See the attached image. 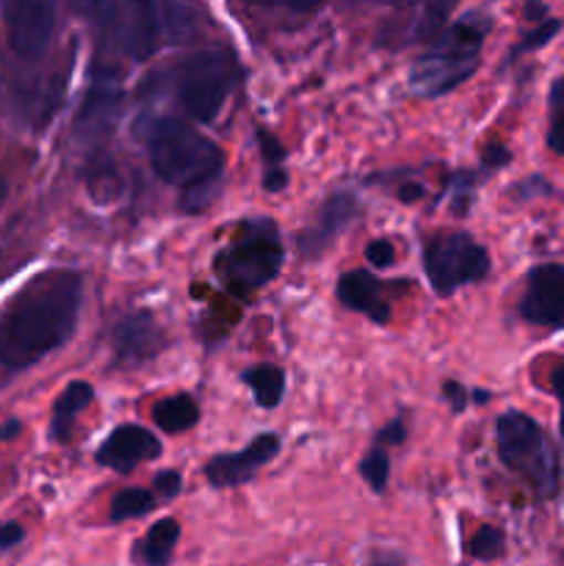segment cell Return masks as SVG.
Segmentation results:
<instances>
[{"mask_svg":"<svg viewBox=\"0 0 564 566\" xmlns=\"http://www.w3.org/2000/svg\"><path fill=\"white\" fill-rule=\"evenodd\" d=\"M17 431H20V423H17V420H11L9 426H3V429H0V437H3V440H11Z\"/></svg>","mask_w":564,"mask_h":566,"instance_id":"cell-41","label":"cell"},{"mask_svg":"<svg viewBox=\"0 0 564 566\" xmlns=\"http://www.w3.org/2000/svg\"><path fill=\"white\" fill-rule=\"evenodd\" d=\"M337 298L343 307L363 313L365 318L376 321V324H387L390 321V304L382 296V282L376 280L370 271H348L337 282Z\"/></svg>","mask_w":564,"mask_h":566,"instance_id":"cell-15","label":"cell"},{"mask_svg":"<svg viewBox=\"0 0 564 566\" xmlns=\"http://www.w3.org/2000/svg\"><path fill=\"white\" fill-rule=\"evenodd\" d=\"M22 539H25V531H22L20 523H3V525H0V553L11 551V547L20 545Z\"/></svg>","mask_w":564,"mask_h":566,"instance_id":"cell-32","label":"cell"},{"mask_svg":"<svg viewBox=\"0 0 564 566\" xmlns=\"http://www.w3.org/2000/svg\"><path fill=\"white\" fill-rule=\"evenodd\" d=\"M446 398L451 401L453 412H462L464 407H468V390H464L462 385H457V381H448L446 385Z\"/></svg>","mask_w":564,"mask_h":566,"instance_id":"cell-34","label":"cell"},{"mask_svg":"<svg viewBox=\"0 0 564 566\" xmlns=\"http://www.w3.org/2000/svg\"><path fill=\"white\" fill-rule=\"evenodd\" d=\"M551 385H553V392H556L558 403H562V437H564V363L556 365V370L551 374Z\"/></svg>","mask_w":564,"mask_h":566,"instance_id":"cell-37","label":"cell"},{"mask_svg":"<svg viewBox=\"0 0 564 566\" xmlns=\"http://www.w3.org/2000/svg\"><path fill=\"white\" fill-rule=\"evenodd\" d=\"M503 547H506V536H503L501 528H495V525H481L479 531H476V536L470 539V556L479 558V562H495L498 556L503 553Z\"/></svg>","mask_w":564,"mask_h":566,"instance_id":"cell-25","label":"cell"},{"mask_svg":"<svg viewBox=\"0 0 564 566\" xmlns=\"http://www.w3.org/2000/svg\"><path fill=\"white\" fill-rule=\"evenodd\" d=\"M6 193H9V186H6V180H3V177H0V205L6 202Z\"/></svg>","mask_w":564,"mask_h":566,"instance_id":"cell-42","label":"cell"},{"mask_svg":"<svg viewBox=\"0 0 564 566\" xmlns=\"http://www.w3.org/2000/svg\"><path fill=\"white\" fill-rule=\"evenodd\" d=\"M160 457V440L144 426H119L105 437L97 451V462L116 473H130L142 462H153Z\"/></svg>","mask_w":564,"mask_h":566,"instance_id":"cell-12","label":"cell"},{"mask_svg":"<svg viewBox=\"0 0 564 566\" xmlns=\"http://www.w3.org/2000/svg\"><path fill=\"white\" fill-rule=\"evenodd\" d=\"M138 136L149 149L155 175L169 186L188 188L224 175V155L210 138L177 119H142Z\"/></svg>","mask_w":564,"mask_h":566,"instance_id":"cell-2","label":"cell"},{"mask_svg":"<svg viewBox=\"0 0 564 566\" xmlns=\"http://www.w3.org/2000/svg\"><path fill=\"white\" fill-rule=\"evenodd\" d=\"M155 423L166 431V434H180L188 431L191 426H197L199 420V407L191 396L180 392V396L164 398V401L155 407Z\"/></svg>","mask_w":564,"mask_h":566,"instance_id":"cell-20","label":"cell"},{"mask_svg":"<svg viewBox=\"0 0 564 566\" xmlns=\"http://www.w3.org/2000/svg\"><path fill=\"white\" fill-rule=\"evenodd\" d=\"M92 398H94V390L88 381H72V385H66V390L61 392V398L53 407L55 440H66V437H70L72 420L77 418V412H83V409L92 403Z\"/></svg>","mask_w":564,"mask_h":566,"instance_id":"cell-19","label":"cell"},{"mask_svg":"<svg viewBox=\"0 0 564 566\" xmlns=\"http://www.w3.org/2000/svg\"><path fill=\"white\" fill-rule=\"evenodd\" d=\"M424 197V186H418V182H404L401 188H398V199L407 205L418 202V199Z\"/></svg>","mask_w":564,"mask_h":566,"instance_id":"cell-40","label":"cell"},{"mask_svg":"<svg viewBox=\"0 0 564 566\" xmlns=\"http://www.w3.org/2000/svg\"><path fill=\"white\" fill-rule=\"evenodd\" d=\"M276 453H280V437L258 434L243 451L221 453V457L210 459L208 468H205V475H208L210 484L219 486V490L247 484V481L252 479L263 464H269Z\"/></svg>","mask_w":564,"mask_h":566,"instance_id":"cell-11","label":"cell"},{"mask_svg":"<svg viewBox=\"0 0 564 566\" xmlns=\"http://www.w3.org/2000/svg\"><path fill=\"white\" fill-rule=\"evenodd\" d=\"M487 22L479 14H468L453 22L440 36L431 53L420 55L409 70V86L420 97H440L476 72L484 44Z\"/></svg>","mask_w":564,"mask_h":566,"instance_id":"cell-3","label":"cell"},{"mask_svg":"<svg viewBox=\"0 0 564 566\" xmlns=\"http://www.w3.org/2000/svg\"><path fill=\"white\" fill-rule=\"evenodd\" d=\"M365 260H368L374 269H387V265L396 260V249H393L390 241H374L365 249Z\"/></svg>","mask_w":564,"mask_h":566,"instance_id":"cell-28","label":"cell"},{"mask_svg":"<svg viewBox=\"0 0 564 566\" xmlns=\"http://www.w3.org/2000/svg\"><path fill=\"white\" fill-rule=\"evenodd\" d=\"M114 348L125 363H144L164 346V332L149 313H130L114 326Z\"/></svg>","mask_w":564,"mask_h":566,"instance_id":"cell-14","label":"cell"},{"mask_svg":"<svg viewBox=\"0 0 564 566\" xmlns=\"http://www.w3.org/2000/svg\"><path fill=\"white\" fill-rule=\"evenodd\" d=\"M498 453L503 464L523 475L540 497H553L558 492V457L547 442L545 431L523 412H506L498 420Z\"/></svg>","mask_w":564,"mask_h":566,"instance_id":"cell-4","label":"cell"},{"mask_svg":"<svg viewBox=\"0 0 564 566\" xmlns=\"http://www.w3.org/2000/svg\"><path fill=\"white\" fill-rule=\"evenodd\" d=\"M354 213H357V202H354V197H348V193H337V197H332L330 202L321 208L318 224H315L307 235H302V252L318 254L321 249H324L326 243H330L332 238H335L337 232L354 219Z\"/></svg>","mask_w":564,"mask_h":566,"instance_id":"cell-16","label":"cell"},{"mask_svg":"<svg viewBox=\"0 0 564 566\" xmlns=\"http://www.w3.org/2000/svg\"><path fill=\"white\" fill-rule=\"evenodd\" d=\"M232 81H236V66L230 55L205 50L186 59V64L177 70V97L188 116L197 122H213L230 94Z\"/></svg>","mask_w":564,"mask_h":566,"instance_id":"cell-5","label":"cell"},{"mask_svg":"<svg viewBox=\"0 0 564 566\" xmlns=\"http://www.w3.org/2000/svg\"><path fill=\"white\" fill-rule=\"evenodd\" d=\"M83 282L75 271H50L22 291L0 324V363L28 368L64 346L81 313Z\"/></svg>","mask_w":564,"mask_h":566,"instance_id":"cell-1","label":"cell"},{"mask_svg":"<svg viewBox=\"0 0 564 566\" xmlns=\"http://www.w3.org/2000/svg\"><path fill=\"white\" fill-rule=\"evenodd\" d=\"M404 437H407V429H404V423H390L385 431L379 434L382 442H387V446H398V442H404Z\"/></svg>","mask_w":564,"mask_h":566,"instance_id":"cell-38","label":"cell"},{"mask_svg":"<svg viewBox=\"0 0 564 566\" xmlns=\"http://www.w3.org/2000/svg\"><path fill=\"white\" fill-rule=\"evenodd\" d=\"M520 315L529 324L558 329L564 326V269L556 263L536 265L529 274Z\"/></svg>","mask_w":564,"mask_h":566,"instance_id":"cell-10","label":"cell"},{"mask_svg":"<svg viewBox=\"0 0 564 566\" xmlns=\"http://www.w3.org/2000/svg\"><path fill=\"white\" fill-rule=\"evenodd\" d=\"M247 3L285 6V9H291V11H313V9H318L321 0H247Z\"/></svg>","mask_w":564,"mask_h":566,"instance_id":"cell-33","label":"cell"},{"mask_svg":"<svg viewBox=\"0 0 564 566\" xmlns=\"http://www.w3.org/2000/svg\"><path fill=\"white\" fill-rule=\"evenodd\" d=\"M374 3H396V0H374Z\"/></svg>","mask_w":564,"mask_h":566,"instance_id":"cell-43","label":"cell"},{"mask_svg":"<svg viewBox=\"0 0 564 566\" xmlns=\"http://www.w3.org/2000/svg\"><path fill=\"white\" fill-rule=\"evenodd\" d=\"M424 265L431 287L446 296L468 282L484 280L490 271V254L464 232H448L426 243Z\"/></svg>","mask_w":564,"mask_h":566,"instance_id":"cell-6","label":"cell"},{"mask_svg":"<svg viewBox=\"0 0 564 566\" xmlns=\"http://www.w3.org/2000/svg\"><path fill=\"white\" fill-rule=\"evenodd\" d=\"M258 138H260V147H263V158L269 166H282V158H285V149H282V144L276 142L271 133L265 130H258Z\"/></svg>","mask_w":564,"mask_h":566,"instance_id":"cell-31","label":"cell"},{"mask_svg":"<svg viewBox=\"0 0 564 566\" xmlns=\"http://www.w3.org/2000/svg\"><path fill=\"white\" fill-rule=\"evenodd\" d=\"M263 186L265 191H282V188L288 186V175L282 166H269V171H265L263 177Z\"/></svg>","mask_w":564,"mask_h":566,"instance_id":"cell-35","label":"cell"},{"mask_svg":"<svg viewBox=\"0 0 564 566\" xmlns=\"http://www.w3.org/2000/svg\"><path fill=\"white\" fill-rule=\"evenodd\" d=\"M556 31H558V20H545L540 28H536V31H531L529 36L523 39V44H520V50H536V48H542V44H547L553 36H556Z\"/></svg>","mask_w":564,"mask_h":566,"instance_id":"cell-29","label":"cell"},{"mask_svg":"<svg viewBox=\"0 0 564 566\" xmlns=\"http://www.w3.org/2000/svg\"><path fill=\"white\" fill-rule=\"evenodd\" d=\"M547 147L564 155V77L551 88V127H547Z\"/></svg>","mask_w":564,"mask_h":566,"instance_id":"cell-26","label":"cell"},{"mask_svg":"<svg viewBox=\"0 0 564 566\" xmlns=\"http://www.w3.org/2000/svg\"><path fill=\"white\" fill-rule=\"evenodd\" d=\"M509 158H512V155H509L506 147H487L484 149L487 166H503V164H509Z\"/></svg>","mask_w":564,"mask_h":566,"instance_id":"cell-39","label":"cell"},{"mask_svg":"<svg viewBox=\"0 0 564 566\" xmlns=\"http://www.w3.org/2000/svg\"><path fill=\"white\" fill-rule=\"evenodd\" d=\"M100 22L127 59L147 61L158 50L160 17L153 0H100Z\"/></svg>","mask_w":564,"mask_h":566,"instance_id":"cell-7","label":"cell"},{"mask_svg":"<svg viewBox=\"0 0 564 566\" xmlns=\"http://www.w3.org/2000/svg\"><path fill=\"white\" fill-rule=\"evenodd\" d=\"M122 99L125 94L114 81L94 83L75 116V136L86 144H100L105 136H111L116 119H119Z\"/></svg>","mask_w":564,"mask_h":566,"instance_id":"cell-13","label":"cell"},{"mask_svg":"<svg viewBox=\"0 0 564 566\" xmlns=\"http://www.w3.org/2000/svg\"><path fill=\"white\" fill-rule=\"evenodd\" d=\"M453 6H457V0H420L418 17H415L412 22V36L418 39V42L435 39L437 33L442 31V25H446Z\"/></svg>","mask_w":564,"mask_h":566,"instance_id":"cell-22","label":"cell"},{"mask_svg":"<svg viewBox=\"0 0 564 566\" xmlns=\"http://www.w3.org/2000/svg\"><path fill=\"white\" fill-rule=\"evenodd\" d=\"M243 381L252 387L254 401L263 409L280 407L282 396H285V374L276 365H254L243 374Z\"/></svg>","mask_w":564,"mask_h":566,"instance_id":"cell-21","label":"cell"},{"mask_svg":"<svg viewBox=\"0 0 564 566\" xmlns=\"http://www.w3.org/2000/svg\"><path fill=\"white\" fill-rule=\"evenodd\" d=\"M180 486H182L180 473H175V470H166V473L155 475V492H158L164 501H171V497H177Z\"/></svg>","mask_w":564,"mask_h":566,"instance_id":"cell-30","label":"cell"},{"mask_svg":"<svg viewBox=\"0 0 564 566\" xmlns=\"http://www.w3.org/2000/svg\"><path fill=\"white\" fill-rule=\"evenodd\" d=\"M155 509V495L149 490H122L119 495L111 501V523H125V520H138Z\"/></svg>","mask_w":564,"mask_h":566,"instance_id":"cell-23","label":"cell"},{"mask_svg":"<svg viewBox=\"0 0 564 566\" xmlns=\"http://www.w3.org/2000/svg\"><path fill=\"white\" fill-rule=\"evenodd\" d=\"M55 31V0H6V36L20 59L36 61L48 53Z\"/></svg>","mask_w":564,"mask_h":566,"instance_id":"cell-9","label":"cell"},{"mask_svg":"<svg viewBox=\"0 0 564 566\" xmlns=\"http://www.w3.org/2000/svg\"><path fill=\"white\" fill-rule=\"evenodd\" d=\"M86 188L92 193L94 202L111 205L122 197L125 191V180H122L119 169L108 155H94L86 166Z\"/></svg>","mask_w":564,"mask_h":566,"instance_id":"cell-18","label":"cell"},{"mask_svg":"<svg viewBox=\"0 0 564 566\" xmlns=\"http://www.w3.org/2000/svg\"><path fill=\"white\" fill-rule=\"evenodd\" d=\"M359 473H363L365 484L374 492H385L387 479H390V459L385 451L374 448V451L365 453L363 464H359Z\"/></svg>","mask_w":564,"mask_h":566,"instance_id":"cell-27","label":"cell"},{"mask_svg":"<svg viewBox=\"0 0 564 566\" xmlns=\"http://www.w3.org/2000/svg\"><path fill=\"white\" fill-rule=\"evenodd\" d=\"M219 188H221V175L219 177H208V180H199L194 186L182 188V197H180V210L186 213H202L216 197H219Z\"/></svg>","mask_w":564,"mask_h":566,"instance_id":"cell-24","label":"cell"},{"mask_svg":"<svg viewBox=\"0 0 564 566\" xmlns=\"http://www.w3.org/2000/svg\"><path fill=\"white\" fill-rule=\"evenodd\" d=\"M282 269V243L265 224L232 243L219 258V271L230 285L254 291L274 280Z\"/></svg>","mask_w":564,"mask_h":566,"instance_id":"cell-8","label":"cell"},{"mask_svg":"<svg viewBox=\"0 0 564 566\" xmlns=\"http://www.w3.org/2000/svg\"><path fill=\"white\" fill-rule=\"evenodd\" d=\"M177 542H180V523L171 517H164L144 534V539L138 542L133 556L144 566H169Z\"/></svg>","mask_w":564,"mask_h":566,"instance_id":"cell-17","label":"cell"},{"mask_svg":"<svg viewBox=\"0 0 564 566\" xmlns=\"http://www.w3.org/2000/svg\"><path fill=\"white\" fill-rule=\"evenodd\" d=\"M365 566H404V558L398 553L390 551H374L368 556V564Z\"/></svg>","mask_w":564,"mask_h":566,"instance_id":"cell-36","label":"cell"}]
</instances>
